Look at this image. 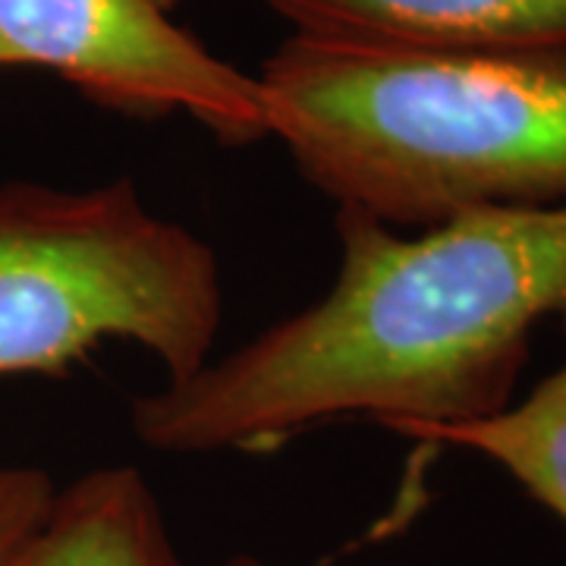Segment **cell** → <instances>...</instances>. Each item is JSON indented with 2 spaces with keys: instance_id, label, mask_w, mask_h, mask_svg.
<instances>
[{
  "instance_id": "1",
  "label": "cell",
  "mask_w": 566,
  "mask_h": 566,
  "mask_svg": "<svg viewBox=\"0 0 566 566\" xmlns=\"http://www.w3.org/2000/svg\"><path fill=\"white\" fill-rule=\"evenodd\" d=\"M340 271L318 303L129 406L161 453H268L368 416L424 438L510 403L545 315L566 312V205L475 208L400 237L337 208Z\"/></svg>"
},
{
  "instance_id": "2",
  "label": "cell",
  "mask_w": 566,
  "mask_h": 566,
  "mask_svg": "<svg viewBox=\"0 0 566 566\" xmlns=\"http://www.w3.org/2000/svg\"><path fill=\"white\" fill-rule=\"evenodd\" d=\"M271 136L331 202L385 227L566 205V44L387 51L290 35L262 63Z\"/></svg>"
},
{
  "instance_id": "3",
  "label": "cell",
  "mask_w": 566,
  "mask_h": 566,
  "mask_svg": "<svg viewBox=\"0 0 566 566\" xmlns=\"http://www.w3.org/2000/svg\"><path fill=\"white\" fill-rule=\"evenodd\" d=\"M221 268L196 233L151 214L139 186H0V378L61 375L104 340L148 349L186 381L221 331Z\"/></svg>"
},
{
  "instance_id": "4",
  "label": "cell",
  "mask_w": 566,
  "mask_h": 566,
  "mask_svg": "<svg viewBox=\"0 0 566 566\" xmlns=\"http://www.w3.org/2000/svg\"><path fill=\"white\" fill-rule=\"evenodd\" d=\"M180 0H0V70L29 66L139 120L186 114L221 145L271 136L259 76L177 20Z\"/></svg>"
},
{
  "instance_id": "5",
  "label": "cell",
  "mask_w": 566,
  "mask_h": 566,
  "mask_svg": "<svg viewBox=\"0 0 566 566\" xmlns=\"http://www.w3.org/2000/svg\"><path fill=\"white\" fill-rule=\"evenodd\" d=\"M293 35L387 51L566 44V0H264Z\"/></svg>"
},
{
  "instance_id": "6",
  "label": "cell",
  "mask_w": 566,
  "mask_h": 566,
  "mask_svg": "<svg viewBox=\"0 0 566 566\" xmlns=\"http://www.w3.org/2000/svg\"><path fill=\"white\" fill-rule=\"evenodd\" d=\"M17 566H189L164 510L133 465H107L57 488Z\"/></svg>"
},
{
  "instance_id": "7",
  "label": "cell",
  "mask_w": 566,
  "mask_h": 566,
  "mask_svg": "<svg viewBox=\"0 0 566 566\" xmlns=\"http://www.w3.org/2000/svg\"><path fill=\"white\" fill-rule=\"evenodd\" d=\"M419 441L465 447L494 460L566 523V359L523 403H506L472 422L434 428Z\"/></svg>"
},
{
  "instance_id": "8",
  "label": "cell",
  "mask_w": 566,
  "mask_h": 566,
  "mask_svg": "<svg viewBox=\"0 0 566 566\" xmlns=\"http://www.w3.org/2000/svg\"><path fill=\"white\" fill-rule=\"evenodd\" d=\"M57 485L41 469H0V566H17L44 523Z\"/></svg>"
},
{
  "instance_id": "9",
  "label": "cell",
  "mask_w": 566,
  "mask_h": 566,
  "mask_svg": "<svg viewBox=\"0 0 566 566\" xmlns=\"http://www.w3.org/2000/svg\"><path fill=\"white\" fill-rule=\"evenodd\" d=\"M223 566H264L262 560H255V557H249V554H240V557H230Z\"/></svg>"
}]
</instances>
